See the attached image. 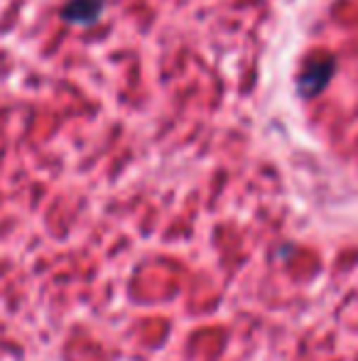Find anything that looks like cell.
<instances>
[{
    "instance_id": "obj_1",
    "label": "cell",
    "mask_w": 358,
    "mask_h": 361,
    "mask_svg": "<svg viewBox=\"0 0 358 361\" xmlns=\"http://www.w3.org/2000/svg\"><path fill=\"white\" fill-rule=\"evenodd\" d=\"M331 74H334V59L331 57H314L305 64L297 86H300V91L305 96H317L326 84H329Z\"/></svg>"
},
{
    "instance_id": "obj_2",
    "label": "cell",
    "mask_w": 358,
    "mask_h": 361,
    "mask_svg": "<svg viewBox=\"0 0 358 361\" xmlns=\"http://www.w3.org/2000/svg\"><path fill=\"white\" fill-rule=\"evenodd\" d=\"M101 10H103V0H69L62 10V18L67 23L91 25L98 20Z\"/></svg>"
}]
</instances>
